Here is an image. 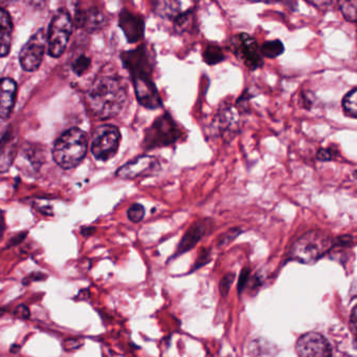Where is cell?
Here are the masks:
<instances>
[{"label": "cell", "instance_id": "1", "mask_svg": "<svg viewBox=\"0 0 357 357\" xmlns=\"http://www.w3.org/2000/svg\"><path fill=\"white\" fill-rule=\"evenodd\" d=\"M86 98L93 116L108 120L122 112L128 98V86L119 75H99L91 82Z\"/></svg>", "mask_w": 357, "mask_h": 357}, {"label": "cell", "instance_id": "2", "mask_svg": "<svg viewBox=\"0 0 357 357\" xmlns=\"http://www.w3.org/2000/svg\"><path fill=\"white\" fill-rule=\"evenodd\" d=\"M121 59L132 79L139 103L147 109L162 108V98L152 80L153 66L146 45H141L132 51L124 52L121 55Z\"/></svg>", "mask_w": 357, "mask_h": 357}, {"label": "cell", "instance_id": "3", "mask_svg": "<svg viewBox=\"0 0 357 357\" xmlns=\"http://www.w3.org/2000/svg\"><path fill=\"white\" fill-rule=\"evenodd\" d=\"M89 149V137L80 128L68 129L54 144V162L64 170L76 168L84 160Z\"/></svg>", "mask_w": 357, "mask_h": 357}, {"label": "cell", "instance_id": "4", "mask_svg": "<svg viewBox=\"0 0 357 357\" xmlns=\"http://www.w3.org/2000/svg\"><path fill=\"white\" fill-rule=\"evenodd\" d=\"M183 137V131L179 128L172 116L168 112L158 116L149 128L146 130L143 139L145 150L168 147L176 143Z\"/></svg>", "mask_w": 357, "mask_h": 357}, {"label": "cell", "instance_id": "5", "mask_svg": "<svg viewBox=\"0 0 357 357\" xmlns=\"http://www.w3.org/2000/svg\"><path fill=\"white\" fill-rule=\"evenodd\" d=\"M73 28L74 22L70 13L66 10L58 11L50 22L47 33V51L51 57L59 58L63 55L72 36Z\"/></svg>", "mask_w": 357, "mask_h": 357}, {"label": "cell", "instance_id": "6", "mask_svg": "<svg viewBox=\"0 0 357 357\" xmlns=\"http://www.w3.org/2000/svg\"><path fill=\"white\" fill-rule=\"evenodd\" d=\"M331 239L323 231H310L301 237L292 246L291 256L303 263L315 262L331 246Z\"/></svg>", "mask_w": 357, "mask_h": 357}, {"label": "cell", "instance_id": "7", "mask_svg": "<svg viewBox=\"0 0 357 357\" xmlns=\"http://www.w3.org/2000/svg\"><path fill=\"white\" fill-rule=\"evenodd\" d=\"M121 132L114 125H101L93 130L91 150L96 160L107 162L118 153Z\"/></svg>", "mask_w": 357, "mask_h": 357}, {"label": "cell", "instance_id": "8", "mask_svg": "<svg viewBox=\"0 0 357 357\" xmlns=\"http://www.w3.org/2000/svg\"><path fill=\"white\" fill-rule=\"evenodd\" d=\"M47 36L43 29H39L20 53V63L26 72H35L40 68L47 47Z\"/></svg>", "mask_w": 357, "mask_h": 357}, {"label": "cell", "instance_id": "9", "mask_svg": "<svg viewBox=\"0 0 357 357\" xmlns=\"http://www.w3.org/2000/svg\"><path fill=\"white\" fill-rule=\"evenodd\" d=\"M231 50L238 59L250 70H258L263 66L261 50L258 43L248 34L236 35L231 40Z\"/></svg>", "mask_w": 357, "mask_h": 357}, {"label": "cell", "instance_id": "10", "mask_svg": "<svg viewBox=\"0 0 357 357\" xmlns=\"http://www.w3.org/2000/svg\"><path fill=\"white\" fill-rule=\"evenodd\" d=\"M158 160L153 156L141 155L123 165L116 172V176L122 179H137L151 176L160 170Z\"/></svg>", "mask_w": 357, "mask_h": 357}, {"label": "cell", "instance_id": "11", "mask_svg": "<svg viewBox=\"0 0 357 357\" xmlns=\"http://www.w3.org/2000/svg\"><path fill=\"white\" fill-rule=\"evenodd\" d=\"M296 352L300 357H331L329 342L321 334L309 332L296 342Z\"/></svg>", "mask_w": 357, "mask_h": 357}, {"label": "cell", "instance_id": "12", "mask_svg": "<svg viewBox=\"0 0 357 357\" xmlns=\"http://www.w3.org/2000/svg\"><path fill=\"white\" fill-rule=\"evenodd\" d=\"M212 227L213 222L211 219H204V220L197 221V222L192 225L190 229H188L187 233L181 238V242L177 246L176 252L171 259L177 258V257L181 256V255L195 248L198 242L211 231Z\"/></svg>", "mask_w": 357, "mask_h": 357}, {"label": "cell", "instance_id": "13", "mask_svg": "<svg viewBox=\"0 0 357 357\" xmlns=\"http://www.w3.org/2000/svg\"><path fill=\"white\" fill-rule=\"evenodd\" d=\"M119 26L122 29L129 43H139L143 38L145 30L144 18L128 10L124 9L121 12Z\"/></svg>", "mask_w": 357, "mask_h": 357}, {"label": "cell", "instance_id": "14", "mask_svg": "<svg viewBox=\"0 0 357 357\" xmlns=\"http://www.w3.org/2000/svg\"><path fill=\"white\" fill-rule=\"evenodd\" d=\"M74 24L77 28L85 29L89 32L100 30L105 24V16L97 8L89 10H77L75 14Z\"/></svg>", "mask_w": 357, "mask_h": 357}, {"label": "cell", "instance_id": "15", "mask_svg": "<svg viewBox=\"0 0 357 357\" xmlns=\"http://www.w3.org/2000/svg\"><path fill=\"white\" fill-rule=\"evenodd\" d=\"M1 95H0V116L3 120H7L11 116L15 105L17 84L11 78H3L1 80Z\"/></svg>", "mask_w": 357, "mask_h": 357}, {"label": "cell", "instance_id": "16", "mask_svg": "<svg viewBox=\"0 0 357 357\" xmlns=\"http://www.w3.org/2000/svg\"><path fill=\"white\" fill-rule=\"evenodd\" d=\"M1 154H0V171L1 173L7 172L15 160L17 153V141L14 137L11 130L8 129L7 132L3 135L1 139Z\"/></svg>", "mask_w": 357, "mask_h": 357}, {"label": "cell", "instance_id": "17", "mask_svg": "<svg viewBox=\"0 0 357 357\" xmlns=\"http://www.w3.org/2000/svg\"><path fill=\"white\" fill-rule=\"evenodd\" d=\"M0 54L1 58L9 55L11 50L12 34H13V22L9 12L3 8L0 14Z\"/></svg>", "mask_w": 357, "mask_h": 357}, {"label": "cell", "instance_id": "18", "mask_svg": "<svg viewBox=\"0 0 357 357\" xmlns=\"http://www.w3.org/2000/svg\"><path fill=\"white\" fill-rule=\"evenodd\" d=\"M204 60L210 66L220 63L225 60L222 49L216 45H208L204 52Z\"/></svg>", "mask_w": 357, "mask_h": 357}, {"label": "cell", "instance_id": "19", "mask_svg": "<svg viewBox=\"0 0 357 357\" xmlns=\"http://www.w3.org/2000/svg\"><path fill=\"white\" fill-rule=\"evenodd\" d=\"M283 52L284 45L280 40L267 41L261 47V54L269 59L279 57L283 54Z\"/></svg>", "mask_w": 357, "mask_h": 357}, {"label": "cell", "instance_id": "20", "mask_svg": "<svg viewBox=\"0 0 357 357\" xmlns=\"http://www.w3.org/2000/svg\"><path fill=\"white\" fill-rule=\"evenodd\" d=\"M344 112L353 118H357V89L349 93L342 102Z\"/></svg>", "mask_w": 357, "mask_h": 357}, {"label": "cell", "instance_id": "21", "mask_svg": "<svg viewBox=\"0 0 357 357\" xmlns=\"http://www.w3.org/2000/svg\"><path fill=\"white\" fill-rule=\"evenodd\" d=\"M342 13L344 14V18L349 22H356L357 24V0L352 1H342L340 3Z\"/></svg>", "mask_w": 357, "mask_h": 357}, {"label": "cell", "instance_id": "22", "mask_svg": "<svg viewBox=\"0 0 357 357\" xmlns=\"http://www.w3.org/2000/svg\"><path fill=\"white\" fill-rule=\"evenodd\" d=\"M91 58L87 57L85 55H80L75 59L73 62V72L78 76H82L83 74L87 72L91 68Z\"/></svg>", "mask_w": 357, "mask_h": 357}, {"label": "cell", "instance_id": "23", "mask_svg": "<svg viewBox=\"0 0 357 357\" xmlns=\"http://www.w3.org/2000/svg\"><path fill=\"white\" fill-rule=\"evenodd\" d=\"M127 217L133 223H139L145 217V208L141 204H135L127 211Z\"/></svg>", "mask_w": 357, "mask_h": 357}, {"label": "cell", "instance_id": "24", "mask_svg": "<svg viewBox=\"0 0 357 357\" xmlns=\"http://www.w3.org/2000/svg\"><path fill=\"white\" fill-rule=\"evenodd\" d=\"M211 259H212V250H208V248H202V252H199L197 259H196L195 263H194L193 267L190 271V273L198 271V269L204 267V265L208 264Z\"/></svg>", "mask_w": 357, "mask_h": 357}, {"label": "cell", "instance_id": "25", "mask_svg": "<svg viewBox=\"0 0 357 357\" xmlns=\"http://www.w3.org/2000/svg\"><path fill=\"white\" fill-rule=\"evenodd\" d=\"M235 273H227L221 280L219 289H220V294L223 298H225L229 294V289H231V285H233L234 281H235Z\"/></svg>", "mask_w": 357, "mask_h": 357}, {"label": "cell", "instance_id": "26", "mask_svg": "<svg viewBox=\"0 0 357 357\" xmlns=\"http://www.w3.org/2000/svg\"><path fill=\"white\" fill-rule=\"evenodd\" d=\"M240 233H241V231H240V229H229V231H227V233L223 234V235H221L220 237H219L218 245L222 246L225 245V244H229V242L233 241V240L235 239V238L237 237V236L239 235Z\"/></svg>", "mask_w": 357, "mask_h": 357}, {"label": "cell", "instance_id": "27", "mask_svg": "<svg viewBox=\"0 0 357 357\" xmlns=\"http://www.w3.org/2000/svg\"><path fill=\"white\" fill-rule=\"evenodd\" d=\"M83 340H80V338H70V340H66V342H63V349L66 351H75L77 349L82 347Z\"/></svg>", "mask_w": 357, "mask_h": 357}, {"label": "cell", "instance_id": "28", "mask_svg": "<svg viewBox=\"0 0 357 357\" xmlns=\"http://www.w3.org/2000/svg\"><path fill=\"white\" fill-rule=\"evenodd\" d=\"M337 152L332 150V148H328V149H321L317 153V158L319 160H331L332 158H335Z\"/></svg>", "mask_w": 357, "mask_h": 357}, {"label": "cell", "instance_id": "29", "mask_svg": "<svg viewBox=\"0 0 357 357\" xmlns=\"http://www.w3.org/2000/svg\"><path fill=\"white\" fill-rule=\"evenodd\" d=\"M14 314L16 317H20V319H28L31 317V311L26 305L22 304L15 309Z\"/></svg>", "mask_w": 357, "mask_h": 357}, {"label": "cell", "instance_id": "30", "mask_svg": "<svg viewBox=\"0 0 357 357\" xmlns=\"http://www.w3.org/2000/svg\"><path fill=\"white\" fill-rule=\"evenodd\" d=\"M26 235H28L26 231H22V233L17 234V235L12 237L9 243H8L7 248H12V246H15L17 245V244L22 243V242L26 239Z\"/></svg>", "mask_w": 357, "mask_h": 357}, {"label": "cell", "instance_id": "31", "mask_svg": "<svg viewBox=\"0 0 357 357\" xmlns=\"http://www.w3.org/2000/svg\"><path fill=\"white\" fill-rule=\"evenodd\" d=\"M350 327L351 330H352L353 335L355 336V340H357V306L353 309L352 313H351Z\"/></svg>", "mask_w": 357, "mask_h": 357}, {"label": "cell", "instance_id": "32", "mask_svg": "<svg viewBox=\"0 0 357 357\" xmlns=\"http://www.w3.org/2000/svg\"><path fill=\"white\" fill-rule=\"evenodd\" d=\"M248 269L245 268L242 271L241 275H240L239 283H238V292L241 294L242 290L244 289L246 281L248 280Z\"/></svg>", "mask_w": 357, "mask_h": 357}, {"label": "cell", "instance_id": "33", "mask_svg": "<svg viewBox=\"0 0 357 357\" xmlns=\"http://www.w3.org/2000/svg\"><path fill=\"white\" fill-rule=\"evenodd\" d=\"M96 229L93 227H85L81 229V235L84 236V237H89V236L93 235L95 233Z\"/></svg>", "mask_w": 357, "mask_h": 357}, {"label": "cell", "instance_id": "34", "mask_svg": "<svg viewBox=\"0 0 357 357\" xmlns=\"http://www.w3.org/2000/svg\"><path fill=\"white\" fill-rule=\"evenodd\" d=\"M10 351H11V353H13V354H15V353L20 352V344H13V346L11 347V349H10Z\"/></svg>", "mask_w": 357, "mask_h": 357}]
</instances>
